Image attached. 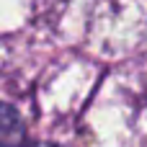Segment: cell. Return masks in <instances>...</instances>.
<instances>
[{"label": "cell", "instance_id": "obj_2", "mask_svg": "<svg viewBox=\"0 0 147 147\" xmlns=\"http://www.w3.org/2000/svg\"><path fill=\"white\" fill-rule=\"evenodd\" d=\"M39 147H49V145H39Z\"/></svg>", "mask_w": 147, "mask_h": 147}, {"label": "cell", "instance_id": "obj_1", "mask_svg": "<svg viewBox=\"0 0 147 147\" xmlns=\"http://www.w3.org/2000/svg\"><path fill=\"white\" fill-rule=\"evenodd\" d=\"M23 142V124L10 106H0V147H18Z\"/></svg>", "mask_w": 147, "mask_h": 147}]
</instances>
